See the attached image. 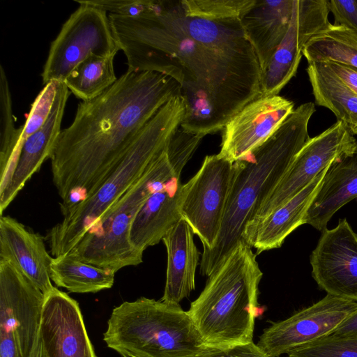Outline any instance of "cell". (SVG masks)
I'll list each match as a JSON object with an SVG mask.
<instances>
[{"label": "cell", "mask_w": 357, "mask_h": 357, "mask_svg": "<svg viewBox=\"0 0 357 357\" xmlns=\"http://www.w3.org/2000/svg\"><path fill=\"white\" fill-rule=\"evenodd\" d=\"M52 258L39 233L29 231L10 216L1 215L0 259L11 262L45 296L54 287L50 278Z\"/></svg>", "instance_id": "ac0fdd59"}, {"label": "cell", "mask_w": 357, "mask_h": 357, "mask_svg": "<svg viewBox=\"0 0 357 357\" xmlns=\"http://www.w3.org/2000/svg\"><path fill=\"white\" fill-rule=\"evenodd\" d=\"M350 89L357 93V69L337 62H324Z\"/></svg>", "instance_id": "d590c367"}, {"label": "cell", "mask_w": 357, "mask_h": 357, "mask_svg": "<svg viewBox=\"0 0 357 357\" xmlns=\"http://www.w3.org/2000/svg\"><path fill=\"white\" fill-rule=\"evenodd\" d=\"M114 56H91L79 63L63 82L77 98L89 101L96 98L117 80Z\"/></svg>", "instance_id": "4316f807"}, {"label": "cell", "mask_w": 357, "mask_h": 357, "mask_svg": "<svg viewBox=\"0 0 357 357\" xmlns=\"http://www.w3.org/2000/svg\"><path fill=\"white\" fill-rule=\"evenodd\" d=\"M356 307V301L326 294L291 317L273 323L264 330L257 344L270 357L287 355L331 335Z\"/></svg>", "instance_id": "8fae6325"}, {"label": "cell", "mask_w": 357, "mask_h": 357, "mask_svg": "<svg viewBox=\"0 0 357 357\" xmlns=\"http://www.w3.org/2000/svg\"><path fill=\"white\" fill-rule=\"evenodd\" d=\"M288 357H357V337L330 335L291 351Z\"/></svg>", "instance_id": "f546056e"}, {"label": "cell", "mask_w": 357, "mask_h": 357, "mask_svg": "<svg viewBox=\"0 0 357 357\" xmlns=\"http://www.w3.org/2000/svg\"><path fill=\"white\" fill-rule=\"evenodd\" d=\"M194 234L189 224L181 219L162 240L167 254L166 281L160 299L162 301L179 304L195 290L200 254Z\"/></svg>", "instance_id": "7402d4cb"}, {"label": "cell", "mask_w": 357, "mask_h": 357, "mask_svg": "<svg viewBox=\"0 0 357 357\" xmlns=\"http://www.w3.org/2000/svg\"><path fill=\"white\" fill-rule=\"evenodd\" d=\"M39 333L44 357H97L79 303L55 287L45 295Z\"/></svg>", "instance_id": "2e32d148"}, {"label": "cell", "mask_w": 357, "mask_h": 357, "mask_svg": "<svg viewBox=\"0 0 357 357\" xmlns=\"http://www.w3.org/2000/svg\"><path fill=\"white\" fill-rule=\"evenodd\" d=\"M204 136L188 132L178 128L170 138L167 147L169 160L179 176L197 150Z\"/></svg>", "instance_id": "1f68e13d"}, {"label": "cell", "mask_w": 357, "mask_h": 357, "mask_svg": "<svg viewBox=\"0 0 357 357\" xmlns=\"http://www.w3.org/2000/svg\"><path fill=\"white\" fill-rule=\"evenodd\" d=\"M307 73L315 103L331 110L337 121L357 135V93L324 62L308 63Z\"/></svg>", "instance_id": "cb8c5ba5"}, {"label": "cell", "mask_w": 357, "mask_h": 357, "mask_svg": "<svg viewBox=\"0 0 357 357\" xmlns=\"http://www.w3.org/2000/svg\"><path fill=\"white\" fill-rule=\"evenodd\" d=\"M181 96V84L155 71H128L100 96L81 102L50 157L61 205L93 191L160 109Z\"/></svg>", "instance_id": "7a4b0ae2"}, {"label": "cell", "mask_w": 357, "mask_h": 357, "mask_svg": "<svg viewBox=\"0 0 357 357\" xmlns=\"http://www.w3.org/2000/svg\"><path fill=\"white\" fill-rule=\"evenodd\" d=\"M79 6L52 42L41 73L43 83L63 82L70 72L91 56H115L120 50L105 10L75 1Z\"/></svg>", "instance_id": "ba28073f"}, {"label": "cell", "mask_w": 357, "mask_h": 357, "mask_svg": "<svg viewBox=\"0 0 357 357\" xmlns=\"http://www.w3.org/2000/svg\"><path fill=\"white\" fill-rule=\"evenodd\" d=\"M68 96L69 89L64 82H60L47 120L24 142L10 180L0 192L1 215L43 162L50 158L62 130L61 125Z\"/></svg>", "instance_id": "e0dca14e"}, {"label": "cell", "mask_w": 357, "mask_h": 357, "mask_svg": "<svg viewBox=\"0 0 357 357\" xmlns=\"http://www.w3.org/2000/svg\"><path fill=\"white\" fill-rule=\"evenodd\" d=\"M185 104L176 96L146 124L109 175L84 197L61 206L63 220L48 231L53 257L69 254L85 234L155 164L166 150L185 115Z\"/></svg>", "instance_id": "277c9868"}, {"label": "cell", "mask_w": 357, "mask_h": 357, "mask_svg": "<svg viewBox=\"0 0 357 357\" xmlns=\"http://www.w3.org/2000/svg\"><path fill=\"white\" fill-rule=\"evenodd\" d=\"M356 142V139L346 126L337 121L320 134L310 137L246 228L292 199L324 169L351 153Z\"/></svg>", "instance_id": "30bf717a"}, {"label": "cell", "mask_w": 357, "mask_h": 357, "mask_svg": "<svg viewBox=\"0 0 357 357\" xmlns=\"http://www.w3.org/2000/svg\"><path fill=\"white\" fill-rule=\"evenodd\" d=\"M293 3L294 0H257L241 20L245 36L258 58L261 76L287 31Z\"/></svg>", "instance_id": "603a6c76"}, {"label": "cell", "mask_w": 357, "mask_h": 357, "mask_svg": "<svg viewBox=\"0 0 357 357\" xmlns=\"http://www.w3.org/2000/svg\"><path fill=\"white\" fill-rule=\"evenodd\" d=\"M330 166L292 199L245 229L243 240L256 249L257 254L280 248L292 231L305 224L307 211Z\"/></svg>", "instance_id": "ffe728a7"}, {"label": "cell", "mask_w": 357, "mask_h": 357, "mask_svg": "<svg viewBox=\"0 0 357 357\" xmlns=\"http://www.w3.org/2000/svg\"><path fill=\"white\" fill-rule=\"evenodd\" d=\"M114 274L68 255L53 257L50 278L73 293H96L112 287Z\"/></svg>", "instance_id": "d4e9b609"}, {"label": "cell", "mask_w": 357, "mask_h": 357, "mask_svg": "<svg viewBox=\"0 0 357 357\" xmlns=\"http://www.w3.org/2000/svg\"><path fill=\"white\" fill-rule=\"evenodd\" d=\"M263 273L244 240L209 276L187 311L210 347L223 350L252 342Z\"/></svg>", "instance_id": "5b68a950"}, {"label": "cell", "mask_w": 357, "mask_h": 357, "mask_svg": "<svg viewBox=\"0 0 357 357\" xmlns=\"http://www.w3.org/2000/svg\"><path fill=\"white\" fill-rule=\"evenodd\" d=\"M286 357H288V356H286Z\"/></svg>", "instance_id": "ab89813d"}, {"label": "cell", "mask_w": 357, "mask_h": 357, "mask_svg": "<svg viewBox=\"0 0 357 357\" xmlns=\"http://www.w3.org/2000/svg\"><path fill=\"white\" fill-rule=\"evenodd\" d=\"M82 2L100 8L109 14L139 17L152 14L159 1L153 0H82Z\"/></svg>", "instance_id": "d6a6232c"}, {"label": "cell", "mask_w": 357, "mask_h": 357, "mask_svg": "<svg viewBox=\"0 0 357 357\" xmlns=\"http://www.w3.org/2000/svg\"><path fill=\"white\" fill-rule=\"evenodd\" d=\"M315 110L312 102L299 105L265 142L233 162L221 229L213 248L202 254V275L209 277L243 241L246 226L310 139L308 124Z\"/></svg>", "instance_id": "3957f363"}, {"label": "cell", "mask_w": 357, "mask_h": 357, "mask_svg": "<svg viewBox=\"0 0 357 357\" xmlns=\"http://www.w3.org/2000/svg\"><path fill=\"white\" fill-rule=\"evenodd\" d=\"M0 357H21L12 335L0 334Z\"/></svg>", "instance_id": "74e56055"}, {"label": "cell", "mask_w": 357, "mask_h": 357, "mask_svg": "<svg viewBox=\"0 0 357 357\" xmlns=\"http://www.w3.org/2000/svg\"><path fill=\"white\" fill-rule=\"evenodd\" d=\"M302 54L308 63L332 61L357 69V32L331 23L308 41Z\"/></svg>", "instance_id": "484cf974"}, {"label": "cell", "mask_w": 357, "mask_h": 357, "mask_svg": "<svg viewBox=\"0 0 357 357\" xmlns=\"http://www.w3.org/2000/svg\"><path fill=\"white\" fill-rule=\"evenodd\" d=\"M328 10L333 16L334 25L357 32V0L328 1Z\"/></svg>", "instance_id": "836d02e7"}, {"label": "cell", "mask_w": 357, "mask_h": 357, "mask_svg": "<svg viewBox=\"0 0 357 357\" xmlns=\"http://www.w3.org/2000/svg\"><path fill=\"white\" fill-rule=\"evenodd\" d=\"M59 83L56 81H51L45 84L32 103L26 121L23 126V131L20 140L21 147L24 142L40 129L47 120Z\"/></svg>", "instance_id": "4dcf8cb0"}, {"label": "cell", "mask_w": 357, "mask_h": 357, "mask_svg": "<svg viewBox=\"0 0 357 357\" xmlns=\"http://www.w3.org/2000/svg\"><path fill=\"white\" fill-rule=\"evenodd\" d=\"M328 0H294L287 31L261 76L260 96H278L294 77L308 41L327 28Z\"/></svg>", "instance_id": "7c38bea8"}, {"label": "cell", "mask_w": 357, "mask_h": 357, "mask_svg": "<svg viewBox=\"0 0 357 357\" xmlns=\"http://www.w3.org/2000/svg\"><path fill=\"white\" fill-rule=\"evenodd\" d=\"M23 126L15 128L8 81L0 66V192L8 184L13 172L15 154L20 152Z\"/></svg>", "instance_id": "83f0119b"}, {"label": "cell", "mask_w": 357, "mask_h": 357, "mask_svg": "<svg viewBox=\"0 0 357 357\" xmlns=\"http://www.w3.org/2000/svg\"><path fill=\"white\" fill-rule=\"evenodd\" d=\"M331 335L340 337H357V307Z\"/></svg>", "instance_id": "8d00e7d4"}, {"label": "cell", "mask_w": 357, "mask_h": 357, "mask_svg": "<svg viewBox=\"0 0 357 357\" xmlns=\"http://www.w3.org/2000/svg\"><path fill=\"white\" fill-rule=\"evenodd\" d=\"M44 294L11 262L0 259V334L12 335L29 357L39 333Z\"/></svg>", "instance_id": "4fadbf2b"}, {"label": "cell", "mask_w": 357, "mask_h": 357, "mask_svg": "<svg viewBox=\"0 0 357 357\" xmlns=\"http://www.w3.org/2000/svg\"><path fill=\"white\" fill-rule=\"evenodd\" d=\"M357 197V139L353 151L333 162L314 197L304 222L320 231L327 227L332 216Z\"/></svg>", "instance_id": "44dd1931"}, {"label": "cell", "mask_w": 357, "mask_h": 357, "mask_svg": "<svg viewBox=\"0 0 357 357\" xmlns=\"http://www.w3.org/2000/svg\"><path fill=\"white\" fill-rule=\"evenodd\" d=\"M103 340L123 357H206L218 350L180 304L146 297L112 310Z\"/></svg>", "instance_id": "8992f818"}, {"label": "cell", "mask_w": 357, "mask_h": 357, "mask_svg": "<svg viewBox=\"0 0 357 357\" xmlns=\"http://www.w3.org/2000/svg\"><path fill=\"white\" fill-rule=\"evenodd\" d=\"M29 357H44L42 340L40 333L38 335L33 348Z\"/></svg>", "instance_id": "f35d334b"}, {"label": "cell", "mask_w": 357, "mask_h": 357, "mask_svg": "<svg viewBox=\"0 0 357 357\" xmlns=\"http://www.w3.org/2000/svg\"><path fill=\"white\" fill-rule=\"evenodd\" d=\"M257 0H183L180 4L185 16L209 21L242 18Z\"/></svg>", "instance_id": "f1b7e54d"}, {"label": "cell", "mask_w": 357, "mask_h": 357, "mask_svg": "<svg viewBox=\"0 0 357 357\" xmlns=\"http://www.w3.org/2000/svg\"><path fill=\"white\" fill-rule=\"evenodd\" d=\"M176 174L166 150L153 167L98 220L68 255L114 273L142 262L131 244L132 222L148 197Z\"/></svg>", "instance_id": "52a82bcc"}, {"label": "cell", "mask_w": 357, "mask_h": 357, "mask_svg": "<svg viewBox=\"0 0 357 357\" xmlns=\"http://www.w3.org/2000/svg\"><path fill=\"white\" fill-rule=\"evenodd\" d=\"M174 175L154 191L138 211L132 222L130 241L140 253L158 244L182 219L180 204L183 183Z\"/></svg>", "instance_id": "d6986e66"}, {"label": "cell", "mask_w": 357, "mask_h": 357, "mask_svg": "<svg viewBox=\"0 0 357 357\" xmlns=\"http://www.w3.org/2000/svg\"><path fill=\"white\" fill-rule=\"evenodd\" d=\"M312 252V276L327 294L357 302V234L346 218L325 229Z\"/></svg>", "instance_id": "5bb4252c"}, {"label": "cell", "mask_w": 357, "mask_h": 357, "mask_svg": "<svg viewBox=\"0 0 357 357\" xmlns=\"http://www.w3.org/2000/svg\"><path fill=\"white\" fill-rule=\"evenodd\" d=\"M233 162L218 154L206 155L197 172L183 183L180 213L201 240L204 250L213 248L229 197Z\"/></svg>", "instance_id": "9c48e42d"}, {"label": "cell", "mask_w": 357, "mask_h": 357, "mask_svg": "<svg viewBox=\"0 0 357 357\" xmlns=\"http://www.w3.org/2000/svg\"><path fill=\"white\" fill-rule=\"evenodd\" d=\"M108 17L128 71L162 73L181 84L183 130L204 137L222 130L260 96L261 71L247 38L222 49L201 43L180 25L168 1L149 15Z\"/></svg>", "instance_id": "6da1fadb"}, {"label": "cell", "mask_w": 357, "mask_h": 357, "mask_svg": "<svg viewBox=\"0 0 357 357\" xmlns=\"http://www.w3.org/2000/svg\"><path fill=\"white\" fill-rule=\"evenodd\" d=\"M206 357H270L254 342L217 350Z\"/></svg>", "instance_id": "e575fe53"}, {"label": "cell", "mask_w": 357, "mask_h": 357, "mask_svg": "<svg viewBox=\"0 0 357 357\" xmlns=\"http://www.w3.org/2000/svg\"><path fill=\"white\" fill-rule=\"evenodd\" d=\"M294 107L279 95L257 97L225 124L218 154L232 162L245 157L275 132Z\"/></svg>", "instance_id": "9a60e30c"}]
</instances>
